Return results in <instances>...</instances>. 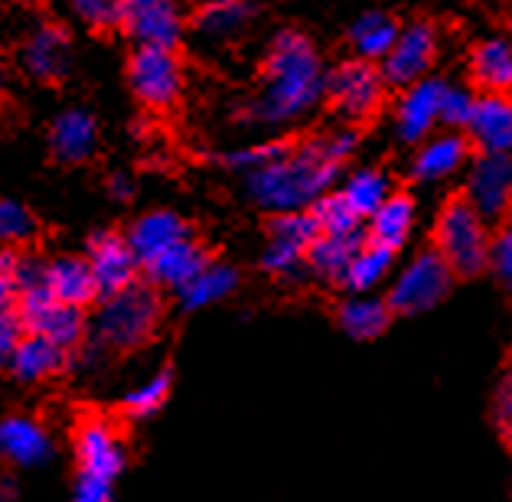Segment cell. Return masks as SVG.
Segmentation results:
<instances>
[{
    "instance_id": "cell-1",
    "label": "cell",
    "mask_w": 512,
    "mask_h": 502,
    "mask_svg": "<svg viewBox=\"0 0 512 502\" xmlns=\"http://www.w3.org/2000/svg\"><path fill=\"white\" fill-rule=\"evenodd\" d=\"M327 98V69L317 46L301 30H281L261 66V92L242 118L252 124H287Z\"/></svg>"
},
{
    "instance_id": "cell-2",
    "label": "cell",
    "mask_w": 512,
    "mask_h": 502,
    "mask_svg": "<svg viewBox=\"0 0 512 502\" xmlns=\"http://www.w3.org/2000/svg\"><path fill=\"white\" fill-rule=\"evenodd\" d=\"M340 177V163L330 160L323 137L307 144H294L291 154L268 163L245 177V190L252 203L284 216V212H307Z\"/></svg>"
},
{
    "instance_id": "cell-3",
    "label": "cell",
    "mask_w": 512,
    "mask_h": 502,
    "mask_svg": "<svg viewBox=\"0 0 512 502\" xmlns=\"http://www.w3.org/2000/svg\"><path fill=\"white\" fill-rule=\"evenodd\" d=\"M160 294L151 281H137L128 291L98 304L89 326V340L105 346L108 353H134L154 340L160 326Z\"/></svg>"
},
{
    "instance_id": "cell-4",
    "label": "cell",
    "mask_w": 512,
    "mask_h": 502,
    "mask_svg": "<svg viewBox=\"0 0 512 502\" xmlns=\"http://www.w3.org/2000/svg\"><path fill=\"white\" fill-rule=\"evenodd\" d=\"M490 248L493 235L480 212L464 196L447 199L434 222V251L451 265L457 278H473L490 268Z\"/></svg>"
},
{
    "instance_id": "cell-5",
    "label": "cell",
    "mask_w": 512,
    "mask_h": 502,
    "mask_svg": "<svg viewBox=\"0 0 512 502\" xmlns=\"http://www.w3.org/2000/svg\"><path fill=\"white\" fill-rule=\"evenodd\" d=\"M454 278L457 274L451 271V265L434 248H428L398 271L385 300H389L392 313H398V317H415V313H424L441 304L451 294Z\"/></svg>"
},
{
    "instance_id": "cell-6",
    "label": "cell",
    "mask_w": 512,
    "mask_h": 502,
    "mask_svg": "<svg viewBox=\"0 0 512 502\" xmlns=\"http://www.w3.org/2000/svg\"><path fill=\"white\" fill-rule=\"evenodd\" d=\"M385 85L382 66L356 56L327 69V102L346 121H369L382 108Z\"/></svg>"
},
{
    "instance_id": "cell-7",
    "label": "cell",
    "mask_w": 512,
    "mask_h": 502,
    "mask_svg": "<svg viewBox=\"0 0 512 502\" xmlns=\"http://www.w3.org/2000/svg\"><path fill=\"white\" fill-rule=\"evenodd\" d=\"M128 85L141 105L154 111L173 108L183 95V66L177 53L157 46H137L128 59Z\"/></svg>"
},
{
    "instance_id": "cell-8",
    "label": "cell",
    "mask_w": 512,
    "mask_h": 502,
    "mask_svg": "<svg viewBox=\"0 0 512 502\" xmlns=\"http://www.w3.org/2000/svg\"><path fill=\"white\" fill-rule=\"evenodd\" d=\"M17 310H20L23 323H27V333L43 336V340L62 346L66 353H72V349H82V343L89 340V326L92 323L85 320V313L79 307L59 304L49 287L20 297Z\"/></svg>"
},
{
    "instance_id": "cell-9",
    "label": "cell",
    "mask_w": 512,
    "mask_h": 502,
    "mask_svg": "<svg viewBox=\"0 0 512 502\" xmlns=\"http://www.w3.org/2000/svg\"><path fill=\"white\" fill-rule=\"evenodd\" d=\"M85 258H89V265H92L98 297L102 300L128 291L131 284L141 281L137 274H144L134 248L128 245V235H118V232H95L89 238V248H85ZM102 300H98V304H102Z\"/></svg>"
},
{
    "instance_id": "cell-10",
    "label": "cell",
    "mask_w": 512,
    "mask_h": 502,
    "mask_svg": "<svg viewBox=\"0 0 512 502\" xmlns=\"http://www.w3.org/2000/svg\"><path fill=\"white\" fill-rule=\"evenodd\" d=\"M437 53V30L428 20H415L402 27V36L392 46V53L382 59V75L385 82L395 85V89H411L415 82L428 79L431 62Z\"/></svg>"
},
{
    "instance_id": "cell-11",
    "label": "cell",
    "mask_w": 512,
    "mask_h": 502,
    "mask_svg": "<svg viewBox=\"0 0 512 502\" xmlns=\"http://www.w3.org/2000/svg\"><path fill=\"white\" fill-rule=\"evenodd\" d=\"M464 199L486 222L503 219L512 209V157L509 154H480L470 163Z\"/></svg>"
},
{
    "instance_id": "cell-12",
    "label": "cell",
    "mask_w": 512,
    "mask_h": 502,
    "mask_svg": "<svg viewBox=\"0 0 512 502\" xmlns=\"http://www.w3.org/2000/svg\"><path fill=\"white\" fill-rule=\"evenodd\" d=\"M121 27L137 46L177 49L183 40V14L177 0H124Z\"/></svg>"
},
{
    "instance_id": "cell-13",
    "label": "cell",
    "mask_w": 512,
    "mask_h": 502,
    "mask_svg": "<svg viewBox=\"0 0 512 502\" xmlns=\"http://www.w3.org/2000/svg\"><path fill=\"white\" fill-rule=\"evenodd\" d=\"M20 66L36 82H62L72 69V36L62 23H40L20 46Z\"/></svg>"
},
{
    "instance_id": "cell-14",
    "label": "cell",
    "mask_w": 512,
    "mask_h": 502,
    "mask_svg": "<svg viewBox=\"0 0 512 502\" xmlns=\"http://www.w3.org/2000/svg\"><path fill=\"white\" fill-rule=\"evenodd\" d=\"M72 447H76V467L82 476H98V480L115 483L124 470V463H128L118 431L111 428L105 418L82 421Z\"/></svg>"
},
{
    "instance_id": "cell-15",
    "label": "cell",
    "mask_w": 512,
    "mask_h": 502,
    "mask_svg": "<svg viewBox=\"0 0 512 502\" xmlns=\"http://www.w3.org/2000/svg\"><path fill=\"white\" fill-rule=\"evenodd\" d=\"M447 82L441 79H421L405 95L398 98L395 108V131L405 144H424L428 134L441 124V98Z\"/></svg>"
},
{
    "instance_id": "cell-16",
    "label": "cell",
    "mask_w": 512,
    "mask_h": 502,
    "mask_svg": "<svg viewBox=\"0 0 512 502\" xmlns=\"http://www.w3.org/2000/svg\"><path fill=\"white\" fill-rule=\"evenodd\" d=\"M186 238H193V229L170 209L144 212L128 229V245L134 248L137 261H141V271L144 265H151L154 258L164 255V251H170L173 245L186 242Z\"/></svg>"
},
{
    "instance_id": "cell-17",
    "label": "cell",
    "mask_w": 512,
    "mask_h": 502,
    "mask_svg": "<svg viewBox=\"0 0 512 502\" xmlns=\"http://www.w3.org/2000/svg\"><path fill=\"white\" fill-rule=\"evenodd\" d=\"M0 450L10 467L33 470L53 457V437L30 414H7L4 428H0Z\"/></svg>"
},
{
    "instance_id": "cell-18",
    "label": "cell",
    "mask_w": 512,
    "mask_h": 502,
    "mask_svg": "<svg viewBox=\"0 0 512 502\" xmlns=\"http://www.w3.org/2000/svg\"><path fill=\"white\" fill-rule=\"evenodd\" d=\"M467 134L480 154L512 157V95H480Z\"/></svg>"
},
{
    "instance_id": "cell-19",
    "label": "cell",
    "mask_w": 512,
    "mask_h": 502,
    "mask_svg": "<svg viewBox=\"0 0 512 502\" xmlns=\"http://www.w3.org/2000/svg\"><path fill=\"white\" fill-rule=\"evenodd\" d=\"M467 157H470V137L457 131L434 134L418 147L415 160H411V177L418 183H441L447 177H454L467 163Z\"/></svg>"
},
{
    "instance_id": "cell-20",
    "label": "cell",
    "mask_w": 512,
    "mask_h": 502,
    "mask_svg": "<svg viewBox=\"0 0 512 502\" xmlns=\"http://www.w3.org/2000/svg\"><path fill=\"white\" fill-rule=\"evenodd\" d=\"M69 356L72 353H66L62 346L43 340V336L27 333V340H23L4 362H7V375L17 385H40L66 369Z\"/></svg>"
},
{
    "instance_id": "cell-21",
    "label": "cell",
    "mask_w": 512,
    "mask_h": 502,
    "mask_svg": "<svg viewBox=\"0 0 512 502\" xmlns=\"http://www.w3.org/2000/svg\"><path fill=\"white\" fill-rule=\"evenodd\" d=\"M98 147V124L85 108H69L56 115L49 128V154L59 163H85Z\"/></svg>"
},
{
    "instance_id": "cell-22",
    "label": "cell",
    "mask_w": 512,
    "mask_h": 502,
    "mask_svg": "<svg viewBox=\"0 0 512 502\" xmlns=\"http://www.w3.org/2000/svg\"><path fill=\"white\" fill-rule=\"evenodd\" d=\"M209 265L212 261L206 255V248L199 245L196 238H186V242L173 245L160 258H154L151 265H144V281H151L154 287H164V291H183V287Z\"/></svg>"
},
{
    "instance_id": "cell-23",
    "label": "cell",
    "mask_w": 512,
    "mask_h": 502,
    "mask_svg": "<svg viewBox=\"0 0 512 502\" xmlns=\"http://www.w3.org/2000/svg\"><path fill=\"white\" fill-rule=\"evenodd\" d=\"M369 242V232H353V235H320L314 248L307 255V274L327 281V284H340L346 281L349 265L356 261L362 245Z\"/></svg>"
},
{
    "instance_id": "cell-24",
    "label": "cell",
    "mask_w": 512,
    "mask_h": 502,
    "mask_svg": "<svg viewBox=\"0 0 512 502\" xmlns=\"http://www.w3.org/2000/svg\"><path fill=\"white\" fill-rule=\"evenodd\" d=\"M49 291H53L59 304H69L79 310L89 307L92 300H102L98 297V284H95L89 258H79V255H59L49 261Z\"/></svg>"
},
{
    "instance_id": "cell-25",
    "label": "cell",
    "mask_w": 512,
    "mask_h": 502,
    "mask_svg": "<svg viewBox=\"0 0 512 502\" xmlns=\"http://www.w3.org/2000/svg\"><path fill=\"white\" fill-rule=\"evenodd\" d=\"M470 72L486 95H512V43L503 36L477 43L470 53Z\"/></svg>"
},
{
    "instance_id": "cell-26",
    "label": "cell",
    "mask_w": 512,
    "mask_h": 502,
    "mask_svg": "<svg viewBox=\"0 0 512 502\" xmlns=\"http://www.w3.org/2000/svg\"><path fill=\"white\" fill-rule=\"evenodd\" d=\"M336 323L346 336H353L359 343H369L385 333V326L392 323L389 300H379L372 294H353L336 307Z\"/></svg>"
},
{
    "instance_id": "cell-27",
    "label": "cell",
    "mask_w": 512,
    "mask_h": 502,
    "mask_svg": "<svg viewBox=\"0 0 512 502\" xmlns=\"http://www.w3.org/2000/svg\"><path fill=\"white\" fill-rule=\"evenodd\" d=\"M235 287H239V271L232 265H222V261H212L206 271H199L196 278L177 291V300L183 310H206L212 304H219V300H226Z\"/></svg>"
},
{
    "instance_id": "cell-28",
    "label": "cell",
    "mask_w": 512,
    "mask_h": 502,
    "mask_svg": "<svg viewBox=\"0 0 512 502\" xmlns=\"http://www.w3.org/2000/svg\"><path fill=\"white\" fill-rule=\"evenodd\" d=\"M398 36H402V27L389 17L382 14V10H369V14H362L353 27H349V43L359 53V59H385L392 53V46L398 43Z\"/></svg>"
},
{
    "instance_id": "cell-29",
    "label": "cell",
    "mask_w": 512,
    "mask_h": 502,
    "mask_svg": "<svg viewBox=\"0 0 512 502\" xmlns=\"http://www.w3.org/2000/svg\"><path fill=\"white\" fill-rule=\"evenodd\" d=\"M411 225H415V203H411L408 193H395L389 203L369 219V242H376L398 255V248L408 242Z\"/></svg>"
},
{
    "instance_id": "cell-30",
    "label": "cell",
    "mask_w": 512,
    "mask_h": 502,
    "mask_svg": "<svg viewBox=\"0 0 512 502\" xmlns=\"http://www.w3.org/2000/svg\"><path fill=\"white\" fill-rule=\"evenodd\" d=\"M255 17L252 0H206L196 7L193 30L203 36H232Z\"/></svg>"
},
{
    "instance_id": "cell-31",
    "label": "cell",
    "mask_w": 512,
    "mask_h": 502,
    "mask_svg": "<svg viewBox=\"0 0 512 502\" xmlns=\"http://www.w3.org/2000/svg\"><path fill=\"white\" fill-rule=\"evenodd\" d=\"M340 193H343L346 203L353 206V212H356V216H359L362 222L376 216V212L395 196V193H392V180L385 177L382 170H372V167L356 170L353 177H349V180L343 183V190H340Z\"/></svg>"
},
{
    "instance_id": "cell-32",
    "label": "cell",
    "mask_w": 512,
    "mask_h": 502,
    "mask_svg": "<svg viewBox=\"0 0 512 502\" xmlns=\"http://www.w3.org/2000/svg\"><path fill=\"white\" fill-rule=\"evenodd\" d=\"M395 265V251L389 248H382L376 242H366L362 245V251L356 255V261L349 265V274H346V281L343 287L346 291H353V294H369V291H376V287L389 278V271Z\"/></svg>"
},
{
    "instance_id": "cell-33",
    "label": "cell",
    "mask_w": 512,
    "mask_h": 502,
    "mask_svg": "<svg viewBox=\"0 0 512 502\" xmlns=\"http://www.w3.org/2000/svg\"><path fill=\"white\" fill-rule=\"evenodd\" d=\"M170 388H173V372L170 369H160L154 372L151 379H144L141 385H134L128 395H124V411L131 414V418H151L160 408L167 405L170 398Z\"/></svg>"
},
{
    "instance_id": "cell-34",
    "label": "cell",
    "mask_w": 512,
    "mask_h": 502,
    "mask_svg": "<svg viewBox=\"0 0 512 502\" xmlns=\"http://www.w3.org/2000/svg\"><path fill=\"white\" fill-rule=\"evenodd\" d=\"M310 216L320 225V235H353L362 232V219L346 203L343 193H327L310 206Z\"/></svg>"
},
{
    "instance_id": "cell-35",
    "label": "cell",
    "mask_w": 512,
    "mask_h": 502,
    "mask_svg": "<svg viewBox=\"0 0 512 502\" xmlns=\"http://www.w3.org/2000/svg\"><path fill=\"white\" fill-rule=\"evenodd\" d=\"M291 141H265V144H252V147H235V150H226V154H219L216 160L222 167L229 170H242L245 177L248 173H255L261 167H268V163L281 160L284 154H291Z\"/></svg>"
},
{
    "instance_id": "cell-36",
    "label": "cell",
    "mask_w": 512,
    "mask_h": 502,
    "mask_svg": "<svg viewBox=\"0 0 512 502\" xmlns=\"http://www.w3.org/2000/svg\"><path fill=\"white\" fill-rule=\"evenodd\" d=\"M0 235H4L7 248L27 245L30 238L36 235L33 212L23 203H17V199H4V203H0Z\"/></svg>"
},
{
    "instance_id": "cell-37",
    "label": "cell",
    "mask_w": 512,
    "mask_h": 502,
    "mask_svg": "<svg viewBox=\"0 0 512 502\" xmlns=\"http://www.w3.org/2000/svg\"><path fill=\"white\" fill-rule=\"evenodd\" d=\"M69 7L92 30H115L124 20V0H69Z\"/></svg>"
},
{
    "instance_id": "cell-38",
    "label": "cell",
    "mask_w": 512,
    "mask_h": 502,
    "mask_svg": "<svg viewBox=\"0 0 512 502\" xmlns=\"http://www.w3.org/2000/svg\"><path fill=\"white\" fill-rule=\"evenodd\" d=\"M473 108H477V95H470V89H464V85L447 82L444 98H441V121L447 128L451 131L467 128L473 118Z\"/></svg>"
},
{
    "instance_id": "cell-39",
    "label": "cell",
    "mask_w": 512,
    "mask_h": 502,
    "mask_svg": "<svg viewBox=\"0 0 512 502\" xmlns=\"http://www.w3.org/2000/svg\"><path fill=\"white\" fill-rule=\"evenodd\" d=\"M490 271L499 278V284L512 291V222L503 225L493 235V248H490Z\"/></svg>"
},
{
    "instance_id": "cell-40",
    "label": "cell",
    "mask_w": 512,
    "mask_h": 502,
    "mask_svg": "<svg viewBox=\"0 0 512 502\" xmlns=\"http://www.w3.org/2000/svg\"><path fill=\"white\" fill-rule=\"evenodd\" d=\"M493 421L499 437L512 447V366L503 372V379L496 385V398H493Z\"/></svg>"
},
{
    "instance_id": "cell-41",
    "label": "cell",
    "mask_w": 512,
    "mask_h": 502,
    "mask_svg": "<svg viewBox=\"0 0 512 502\" xmlns=\"http://www.w3.org/2000/svg\"><path fill=\"white\" fill-rule=\"evenodd\" d=\"M27 340V323H23L17 307H4L0 310V353L4 359L14 353V349Z\"/></svg>"
},
{
    "instance_id": "cell-42",
    "label": "cell",
    "mask_w": 512,
    "mask_h": 502,
    "mask_svg": "<svg viewBox=\"0 0 512 502\" xmlns=\"http://www.w3.org/2000/svg\"><path fill=\"white\" fill-rule=\"evenodd\" d=\"M72 502H115V483H111V480H98V476L76 473Z\"/></svg>"
},
{
    "instance_id": "cell-43",
    "label": "cell",
    "mask_w": 512,
    "mask_h": 502,
    "mask_svg": "<svg viewBox=\"0 0 512 502\" xmlns=\"http://www.w3.org/2000/svg\"><path fill=\"white\" fill-rule=\"evenodd\" d=\"M323 147H327V154L330 160L336 163H343L356 154V147H359V131L356 128H340V131H333L323 137Z\"/></svg>"
},
{
    "instance_id": "cell-44",
    "label": "cell",
    "mask_w": 512,
    "mask_h": 502,
    "mask_svg": "<svg viewBox=\"0 0 512 502\" xmlns=\"http://www.w3.org/2000/svg\"><path fill=\"white\" fill-rule=\"evenodd\" d=\"M131 193H134L131 177H124V173H111V177H108V196L118 199V203H124V199H131Z\"/></svg>"
},
{
    "instance_id": "cell-45",
    "label": "cell",
    "mask_w": 512,
    "mask_h": 502,
    "mask_svg": "<svg viewBox=\"0 0 512 502\" xmlns=\"http://www.w3.org/2000/svg\"><path fill=\"white\" fill-rule=\"evenodd\" d=\"M17 496V480H14V473H7L4 476V502H14Z\"/></svg>"
},
{
    "instance_id": "cell-46",
    "label": "cell",
    "mask_w": 512,
    "mask_h": 502,
    "mask_svg": "<svg viewBox=\"0 0 512 502\" xmlns=\"http://www.w3.org/2000/svg\"><path fill=\"white\" fill-rule=\"evenodd\" d=\"M17 4H23V7H27V4H36V0H17Z\"/></svg>"
},
{
    "instance_id": "cell-47",
    "label": "cell",
    "mask_w": 512,
    "mask_h": 502,
    "mask_svg": "<svg viewBox=\"0 0 512 502\" xmlns=\"http://www.w3.org/2000/svg\"><path fill=\"white\" fill-rule=\"evenodd\" d=\"M509 30H512V7H509Z\"/></svg>"
}]
</instances>
